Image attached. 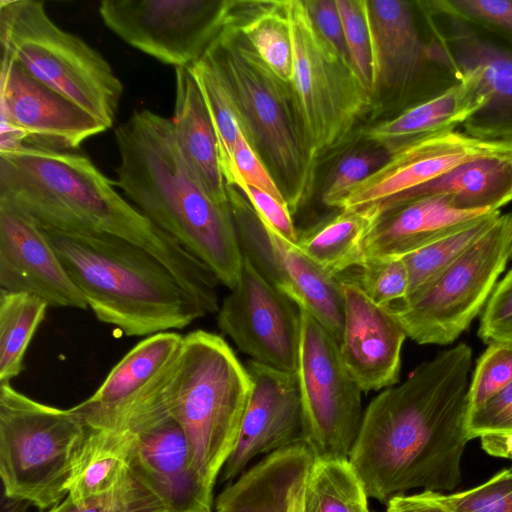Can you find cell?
I'll return each instance as SVG.
<instances>
[{"label":"cell","mask_w":512,"mask_h":512,"mask_svg":"<svg viewBox=\"0 0 512 512\" xmlns=\"http://www.w3.org/2000/svg\"><path fill=\"white\" fill-rule=\"evenodd\" d=\"M136 433L91 429L74 460L66 498L75 505L116 489L130 474Z\"/></svg>","instance_id":"cell-28"},{"label":"cell","mask_w":512,"mask_h":512,"mask_svg":"<svg viewBox=\"0 0 512 512\" xmlns=\"http://www.w3.org/2000/svg\"><path fill=\"white\" fill-rule=\"evenodd\" d=\"M217 324L251 360L284 372H296L300 308L244 257L240 278L217 312Z\"/></svg>","instance_id":"cell-14"},{"label":"cell","mask_w":512,"mask_h":512,"mask_svg":"<svg viewBox=\"0 0 512 512\" xmlns=\"http://www.w3.org/2000/svg\"><path fill=\"white\" fill-rule=\"evenodd\" d=\"M433 494L453 512H512V465L468 490Z\"/></svg>","instance_id":"cell-39"},{"label":"cell","mask_w":512,"mask_h":512,"mask_svg":"<svg viewBox=\"0 0 512 512\" xmlns=\"http://www.w3.org/2000/svg\"><path fill=\"white\" fill-rule=\"evenodd\" d=\"M251 390L245 365L223 337L205 330L183 336L161 396L183 428L196 469L212 491L234 449Z\"/></svg>","instance_id":"cell-5"},{"label":"cell","mask_w":512,"mask_h":512,"mask_svg":"<svg viewBox=\"0 0 512 512\" xmlns=\"http://www.w3.org/2000/svg\"><path fill=\"white\" fill-rule=\"evenodd\" d=\"M364 293L377 305H389L404 300L409 290V275L402 257L365 258L350 269ZM347 278V277H345Z\"/></svg>","instance_id":"cell-37"},{"label":"cell","mask_w":512,"mask_h":512,"mask_svg":"<svg viewBox=\"0 0 512 512\" xmlns=\"http://www.w3.org/2000/svg\"><path fill=\"white\" fill-rule=\"evenodd\" d=\"M1 139L70 151L108 128L85 110L1 59Z\"/></svg>","instance_id":"cell-16"},{"label":"cell","mask_w":512,"mask_h":512,"mask_svg":"<svg viewBox=\"0 0 512 512\" xmlns=\"http://www.w3.org/2000/svg\"><path fill=\"white\" fill-rule=\"evenodd\" d=\"M183 336L174 331L160 332L135 345L99 388L74 406L89 428L111 430L128 406L176 358Z\"/></svg>","instance_id":"cell-22"},{"label":"cell","mask_w":512,"mask_h":512,"mask_svg":"<svg viewBox=\"0 0 512 512\" xmlns=\"http://www.w3.org/2000/svg\"><path fill=\"white\" fill-rule=\"evenodd\" d=\"M512 383V345L490 343L476 362L468 390L469 413Z\"/></svg>","instance_id":"cell-38"},{"label":"cell","mask_w":512,"mask_h":512,"mask_svg":"<svg viewBox=\"0 0 512 512\" xmlns=\"http://www.w3.org/2000/svg\"><path fill=\"white\" fill-rule=\"evenodd\" d=\"M368 498L348 459L314 460L293 488L287 512H371Z\"/></svg>","instance_id":"cell-30"},{"label":"cell","mask_w":512,"mask_h":512,"mask_svg":"<svg viewBox=\"0 0 512 512\" xmlns=\"http://www.w3.org/2000/svg\"><path fill=\"white\" fill-rule=\"evenodd\" d=\"M301 330L296 375L304 442L314 460L348 459L363 417L362 390L348 373L339 343L307 310Z\"/></svg>","instance_id":"cell-11"},{"label":"cell","mask_w":512,"mask_h":512,"mask_svg":"<svg viewBox=\"0 0 512 512\" xmlns=\"http://www.w3.org/2000/svg\"><path fill=\"white\" fill-rule=\"evenodd\" d=\"M234 187L244 195L266 225L288 242L297 244L299 232L294 226L287 203L243 181H239Z\"/></svg>","instance_id":"cell-44"},{"label":"cell","mask_w":512,"mask_h":512,"mask_svg":"<svg viewBox=\"0 0 512 512\" xmlns=\"http://www.w3.org/2000/svg\"><path fill=\"white\" fill-rule=\"evenodd\" d=\"M205 55L232 95L245 136L268 161L291 213L296 212L313 193L317 162L305 145L290 84L231 25H224Z\"/></svg>","instance_id":"cell-6"},{"label":"cell","mask_w":512,"mask_h":512,"mask_svg":"<svg viewBox=\"0 0 512 512\" xmlns=\"http://www.w3.org/2000/svg\"><path fill=\"white\" fill-rule=\"evenodd\" d=\"M227 1L104 0L98 12L124 42L177 68L205 55L224 27Z\"/></svg>","instance_id":"cell-12"},{"label":"cell","mask_w":512,"mask_h":512,"mask_svg":"<svg viewBox=\"0 0 512 512\" xmlns=\"http://www.w3.org/2000/svg\"><path fill=\"white\" fill-rule=\"evenodd\" d=\"M389 156L345 196L340 210H373L467 161L510 155V140L447 130L423 134L384 147Z\"/></svg>","instance_id":"cell-15"},{"label":"cell","mask_w":512,"mask_h":512,"mask_svg":"<svg viewBox=\"0 0 512 512\" xmlns=\"http://www.w3.org/2000/svg\"><path fill=\"white\" fill-rule=\"evenodd\" d=\"M252 390L232 453L219 475L220 483L239 477L258 456L304 442V418L296 373L253 360L244 364Z\"/></svg>","instance_id":"cell-17"},{"label":"cell","mask_w":512,"mask_h":512,"mask_svg":"<svg viewBox=\"0 0 512 512\" xmlns=\"http://www.w3.org/2000/svg\"><path fill=\"white\" fill-rule=\"evenodd\" d=\"M371 49V89L409 83L422 64L433 60V45L417 30L410 4L401 0H363Z\"/></svg>","instance_id":"cell-23"},{"label":"cell","mask_w":512,"mask_h":512,"mask_svg":"<svg viewBox=\"0 0 512 512\" xmlns=\"http://www.w3.org/2000/svg\"><path fill=\"white\" fill-rule=\"evenodd\" d=\"M351 64L371 89V49L363 0H336Z\"/></svg>","instance_id":"cell-41"},{"label":"cell","mask_w":512,"mask_h":512,"mask_svg":"<svg viewBox=\"0 0 512 512\" xmlns=\"http://www.w3.org/2000/svg\"><path fill=\"white\" fill-rule=\"evenodd\" d=\"M384 150H357L345 155L335 166L323 192V203L338 208L348 192L379 168L388 158Z\"/></svg>","instance_id":"cell-40"},{"label":"cell","mask_w":512,"mask_h":512,"mask_svg":"<svg viewBox=\"0 0 512 512\" xmlns=\"http://www.w3.org/2000/svg\"><path fill=\"white\" fill-rule=\"evenodd\" d=\"M442 9L512 33V0H450L436 2Z\"/></svg>","instance_id":"cell-46"},{"label":"cell","mask_w":512,"mask_h":512,"mask_svg":"<svg viewBox=\"0 0 512 512\" xmlns=\"http://www.w3.org/2000/svg\"><path fill=\"white\" fill-rule=\"evenodd\" d=\"M293 51L290 87L305 145L317 162L342 146L373 92L319 33L303 0H284Z\"/></svg>","instance_id":"cell-9"},{"label":"cell","mask_w":512,"mask_h":512,"mask_svg":"<svg viewBox=\"0 0 512 512\" xmlns=\"http://www.w3.org/2000/svg\"><path fill=\"white\" fill-rule=\"evenodd\" d=\"M0 43L3 58L108 129L113 126L123 94L121 80L99 51L50 18L43 1L1 0Z\"/></svg>","instance_id":"cell-7"},{"label":"cell","mask_w":512,"mask_h":512,"mask_svg":"<svg viewBox=\"0 0 512 512\" xmlns=\"http://www.w3.org/2000/svg\"><path fill=\"white\" fill-rule=\"evenodd\" d=\"M86 156L13 144L0 148V204L43 230L106 234L154 255L207 314L219 310L214 273L117 191Z\"/></svg>","instance_id":"cell-2"},{"label":"cell","mask_w":512,"mask_h":512,"mask_svg":"<svg viewBox=\"0 0 512 512\" xmlns=\"http://www.w3.org/2000/svg\"><path fill=\"white\" fill-rule=\"evenodd\" d=\"M96 318L126 336L181 330L205 316L154 255L106 234L44 230Z\"/></svg>","instance_id":"cell-4"},{"label":"cell","mask_w":512,"mask_h":512,"mask_svg":"<svg viewBox=\"0 0 512 512\" xmlns=\"http://www.w3.org/2000/svg\"><path fill=\"white\" fill-rule=\"evenodd\" d=\"M491 212L459 209L444 196L399 204L373 219L365 237L363 259L403 257Z\"/></svg>","instance_id":"cell-21"},{"label":"cell","mask_w":512,"mask_h":512,"mask_svg":"<svg viewBox=\"0 0 512 512\" xmlns=\"http://www.w3.org/2000/svg\"><path fill=\"white\" fill-rule=\"evenodd\" d=\"M116 186L158 228L230 290L243 256L228 203L215 200L187 163L172 119L135 111L115 129Z\"/></svg>","instance_id":"cell-3"},{"label":"cell","mask_w":512,"mask_h":512,"mask_svg":"<svg viewBox=\"0 0 512 512\" xmlns=\"http://www.w3.org/2000/svg\"><path fill=\"white\" fill-rule=\"evenodd\" d=\"M510 155L512 156V140H510Z\"/></svg>","instance_id":"cell-50"},{"label":"cell","mask_w":512,"mask_h":512,"mask_svg":"<svg viewBox=\"0 0 512 512\" xmlns=\"http://www.w3.org/2000/svg\"><path fill=\"white\" fill-rule=\"evenodd\" d=\"M0 290L37 296L49 307L88 309L44 230L4 204H0Z\"/></svg>","instance_id":"cell-18"},{"label":"cell","mask_w":512,"mask_h":512,"mask_svg":"<svg viewBox=\"0 0 512 512\" xmlns=\"http://www.w3.org/2000/svg\"><path fill=\"white\" fill-rule=\"evenodd\" d=\"M131 470L172 512H212L213 491L200 477L186 434L170 414L136 433Z\"/></svg>","instance_id":"cell-20"},{"label":"cell","mask_w":512,"mask_h":512,"mask_svg":"<svg viewBox=\"0 0 512 512\" xmlns=\"http://www.w3.org/2000/svg\"><path fill=\"white\" fill-rule=\"evenodd\" d=\"M233 162L234 176L231 183L227 185L235 186L239 181H243L247 185L261 189L287 203L277 181L272 177L259 154L248 141L242 127L236 139Z\"/></svg>","instance_id":"cell-43"},{"label":"cell","mask_w":512,"mask_h":512,"mask_svg":"<svg viewBox=\"0 0 512 512\" xmlns=\"http://www.w3.org/2000/svg\"><path fill=\"white\" fill-rule=\"evenodd\" d=\"M470 439L494 432L512 430V383L480 408L469 413Z\"/></svg>","instance_id":"cell-45"},{"label":"cell","mask_w":512,"mask_h":512,"mask_svg":"<svg viewBox=\"0 0 512 512\" xmlns=\"http://www.w3.org/2000/svg\"><path fill=\"white\" fill-rule=\"evenodd\" d=\"M372 222V216L364 210H340L299 233L296 246L323 270L338 277L362 262Z\"/></svg>","instance_id":"cell-31"},{"label":"cell","mask_w":512,"mask_h":512,"mask_svg":"<svg viewBox=\"0 0 512 512\" xmlns=\"http://www.w3.org/2000/svg\"><path fill=\"white\" fill-rule=\"evenodd\" d=\"M171 119L181 151L193 172L215 200L228 203L215 130L189 66L175 68V103Z\"/></svg>","instance_id":"cell-26"},{"label":"cell","mask_w":512,"mask_h":512,"mask_svg":"<svg viewBox=\"0 0 512 512\" xmlns=\"http://www.w3.org/2000/svg\"><path fill=\"white\" fill-rule=\"evenodd\" d=\"M386 505V512H453L429 490L412 495L394 496Z\"/></svg>","instance_id":"cell-48"},{"label":"cell","mask_w":512,"mask_h":512,"mask_svg":"<svg viewBox=\"0 0 512 512\" xmlns=\"http://www.w3.org/2000/svg\"><path fill=\"white\" fill-rule=\"evenodd\" d=\"M428 196H444L463 210H500L512 201V156L480 157L460 164L436 179L368 210H384Z\"/></svg>","instance_id":"cell-25"},{"label":"cell","mask_w":512,"mask_h":512,"mask_svg":"<svg viewBox=\"0 0 512 512\" xmlns=\"http://www.w3.org/2000/svg\"><path fill=\"white\" fill-rule=\"evenodd\" d=\"M500 215V210L483 215L403 256L409 275L407 297L432 282L458 260L493 227Z\"/></svg>","instance_id":"cell-34"},{"label":"cell","mask_w":512,"mask_h":512,"mask_svg":"<svg viewBox=\"0 0 512 512\" xmlns=\"http://www.w3.org/2000/svg\"><path fill=\"white\" fill-rule=\"evenodd\" d=\"M512 257V211L432 282L386 307L420 345L453 343L486 305Z\"/></svg>","instance_id":"cell-10"},{"label":"cell","mask_w":512,"mask_h":512,"mask_svg":"<svg viewBox=\"0 0 512 512\" xmlns=\"http://www.w3.org/2000/svg\"><path fill=\"white\" fill-rule=\"evenodd\" d=\"M313 461L305 442L266 455L218 494L215 512H287L293 488Z\"/></svg>","instance_id":"cell-24"},{"label":"cell","mask_w":512,"mask_h":512,"mask_svg":"<svg viewBox=\"0 0 512 512\" xmlns=\"http://www.w3.org/2000/svg\"><path fill=\"white\" fill-rule=\"evenodd\" d=\"M305 4L322 37L351 63L336 0H305Z\"/></svg>","instance_id":"cell-47"},{"label":"cell","mask_w":512,"mask_h":512,"mask_svg":"<svg viewBox=\"0 0 512 512\" xmlns=\"http://www.w3.org/2000/svg\"><path fill=\"white\" fill-rule=\"evenodd\" d=\"M458 76L457 83L437 96L367 128L363 132L364 139L387 147L419 135L453 130L488 108V101L479 92L476 81L469 75Z\"/></svg>","instance_id":"cell-27"},{"label":"cell","mask_w":512,"mask_h":512,"mask_svg":"<svg viewBox=\"0 0 512 512\" xmlns=\"http://www.w3.org/2000/svg\"><path fill=\"white\" fill-rule=\"evenodd\" d=\"M189 67L207 106L217 138L221 170L226 184H230L234 176V147L242 127L239 111L222 75L206 55Z\"/></svg>","instance_id":"cell-35"},{"label":"cell","mask_w":512,"mask_h":512,"mask_svg":"<svg viewBox=\"0 0 512 512\" xmlns=\"http://www.w3.org/2000/svg\"><path fill=\"white\" fill-rule=\"evenodd\" d=\"M457 32L450 63L458 75H469L476 81L488 108L512 110V53L469 30Z\"/></svg>","instance_id":"cell-32"},{"label":"cell","mask_w":512,"mask_h":512,"mask_svg":"<svg viewBox=\"0 0 512 512\" xmlns=\"http://www.w3.org/2000/svg\"><path fill=\"white\" fill-rule=\"evenodd\" d=\"M226 189L242 256L271 285L312 314L339 343L344 322L340 279L266 225L235 187L226 184Z\"/></svg>","instance_id":"cell-13"},{"label":"cell","mask_w":512,"mask_h":512,"mask_svg":"<svg viewBox=\"0 0 512 512\" xmlns=\"http://www.w3.org/2000/svg\"><path fill=\"white\" fill-rule=\"evenodd\" d=\"M478 334L487 344L512 345V269L496 284L490 295Z\"/></svg>","instance_id":"cell-42"},{"label":"cell","mask_w":512,"mask_h":512,"mask_svg":"<svg viewBox=\"0 0 512 512\" xmlns=\"http://www.w3.org/2000/svg\"><path fill=\"white\" fill-rule=\"evenodd\" d=\"M46 512H172L132 470L113 491L75 505L67 498Z\"/></svg>","instance_id":"cell-36"},{"label":"cell","mask_w":512,"mask_h":512,"mask_svg":"<svg viewBox=\"0 0 512 512\" xmlns=\"http://www.w3.org/2000/svg\"><path fill=\"white\" fill-rule=\"evenodd\" d=\"M472 363V348L460 342L371 400L348 458L368 497L386 504L412 489L444 493L461 483Z\"/></svg>","instance_id":"cell-1"},{"label":"cell","mask_w":512,"mask_h":512,"mask_svg":"<svg viewBox=\"0 0 512 512\" xmlns=\"http://www.w3.org/2000/svg\"><path fill=\"white\" fill-rule=\"evenodd\" d=\"M48 307L37 296L0 290V384L24 370L27 348Z\"/></svg>","instance_id":"cell-33"},{"label":"cell","mask_w":512,"mask_h":512,"mask_svg":"<svg viewBox=\"0 0 512 512\" xmlns=\"http://www.w3.org/2000/svg\"><path fill=\"white\" fill-rule=\"evenodd\" d=\"M482 449L490 456L512 461V430L481 435Z\"/></svg>","instance_id":"cell-49"},{"label":"cell","mask_w":512,"mask_h":512,"mask_svg":"<svg viewBox=\"0 0 512 512\" xmlns=\"http://www.w3.org/2000/svg\"><path fill=\"white\" fill-rule=\"evenodd\" d=\"M90 431L74 408L38 402L0 384V477L4 495L48 510L67 496L76 455Z\"/></svg>","instance_id":"cell-8"},{"label":"cell","mask_w":512,"mask_h":512,"mask_svg":"<svg viewBox=\"0 0 512 512\" xmlns=\"http://www.w3.org/2000/svg\"><path fill=\"white\" fill-rule=\"evenodd\" d=\"M338 278L344 308L339 351L348 373L363 392L396 385L406 332L394 315L374 303L357 283Z\"/></svg>","instance_id":"cell-19"},{"label":"cell","mask_w":512,"mask_h":512,"mask_svg":"<svg viewBox=\"0 0 512 512\" xmlns=\"http://www.w3.org/2000/svg\"><path fill=\"white\" fill-rule=\"evenodd\" d=\"M224 25L236 28L285 83L292 78L293 51L284 1H230Z\"/></svg>","instance_id":"cell-29"}]
</instances>
